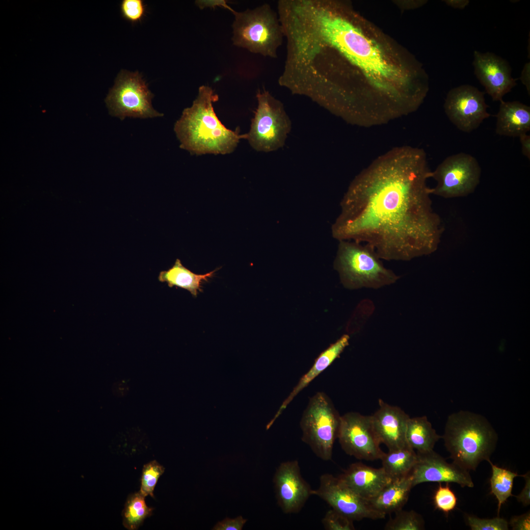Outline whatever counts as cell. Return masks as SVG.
Wrapping results in <instances>:
<instances>
[{
	"instance_id": "6da1fadb",
	"label": "cell",
	"mask_w": 530,
	"mask_h": 530,
	"mask_svg": "<svg viewBox=\"0 0 530 530\" xmlns=\"http://www.w3.org/2000/svg\"><path fill=\"white\" fill-rule=\"evenodd\" d=\"M282 20L287 52L280 81L292 94L363 127L412 105L422 85L419 62L349 2L296 0Z\"/></svg>"
},
{
	"instance_id": "7a4b0ae2",
	"label": "cell",
	"mask_w": 530,
	"mask_h": 530,
	"mask_svg": "<svg viewBox=\"0 0 530 530\" xmlns=\"http://www.w3.org/2000/svg\"><path fill=\"white\" fill-rule=\"evenodd\" d=\"M431 174L422 148L398 146L378 156L350 183L332 237L367 244L387 261L434 252L443 227L431 207Z\"/></svg>"
},
{
	"instance_id": "3957f363",
	"label": "cell",
	"mask_w": 530,
	"mask_h": 530,
	"mask_svg": "<svg viewBox=\"0 0 530 530\" xmlns=\"http://www.w3.org/2000/svg\"><path fill=\"white\" fill-rule=\"evenodd\" d=\"M218 100L211 87H199L192 105L184 109L174 125L181 149L197 156L226 155L234 152L241 139H246V133L240 134L238 129L232 131L221 122L213 106Z\"/></svg>"
},
{
	"instance_id": "277c9868",
	"label": "cell",
	"mask_w": 530,
	"mask_h": 530,
	"mask_svg": "<svg viewBox=\"0 0 530 530\" xmlns=\"http://www.w3.org/2000/svg\"><path fill=\"white\" fill-rule=\"evenodd\" d=\"M442 438L452 462L469 471L490 460L498 435L484 416L460 410L448 417Z\"/></svg>"
},
{
	"instance_id": "5b68a950",
	"label": "cell",
	"mask_w": 530,
	"mask_h": 530,
	"mask_svg": "<svg viewBox=\"0 0 530 530\" xmlns=\"http://www.w3.org/2000/svg\"><path fill=\"white\" fill-rule=\"evenodd\" d=\"M334 268L349 289H377L396 283L399 276L384 266L370 246L354 241H339Z\"/></svg>"
},
{
	"instance_id": "8992f818",
	"label": "cell",
	"mask_w": 530,
	"mask_h": 530,
	"mask_svg": "<svg viewBox=\"0 0 530 530\" xmlns=\"http://www.w3.org/2000/svg\"><path fill=\"white\" fill-rule=\"evenodd\" d=\"M233 44L251 53L272 58L285 38L278 14L268 4L241 12L235 11Z\"/></svg>"
},
{
	"instance_id": "52a82bcc",
	"label": "cell",
	"mask_w": 530,
	"mask_h": 530,
	"mask_svg": "<svg viewBox=\"0 0 530 530\" xmlns=\"http://www.w3.org/2000/svg\"><path fill=\"white\" fill-rule=\"evenodd\" d=\"M340 419L330 398L320 392L310 398L302 414L300 422L301 439L324 461L332 458Z\"/></svg>"
},
{
	"instance_id": "ba28073f",
	"label": "cell",
	"mask_w": 530,
	"mask_h": 530,
	"mask_svg": "<svg viewBox=\"0 0 530 530\" xmlns=\"http://www.w3.org/2000/svg\"><path fill=\"white\" fill-rule=\"evenodd\" d=\"M257 107L246 139L258 152H269L284 146L292 128L283 103L268 91L259 90Z\"/></svg>"
},
{
	"instance_id": "9c48e42d",
	"label": "cell",
	"mask_w": 530,
	"mask_h": 530,
	"mask_svg": "<svg viewBox=\"0 0 530 530\" xmlns=\"http://www.w3.org/2000/svg\"><path fill=\"white\" fill-rule=\"evenodd\" d=\"M154 95L138 72L122 70L105 100L109 113L122 120L126 117L147 118L160 117L152 107Z\"/></svg>"
},
{
	"instance_id": "30bf717a",
	"label": "cell",
	"mask_w": 530,
	"mask_h": 530,
	"mask_svg": "<svg viewBox=\"0 0 530 530\" xmlns=\"http://www.w3.org/2000/svg\"><path fill=\"white\" fill-rule=\"evenodd\" d=\"M480 176V166L473 156L460 152L448 156L432 171L436 185L431 194L445 198L466 196L475 191Z\"/></svg>"
},
{
	"instance_id": "8fae6325",
	"label": "cell",
	"mask_w": 530,
	"mask_h": 530,
	"mask_svg": "<svg viewBox=\"0 0 530 530\" xmlns=\"http://www.w3.org/2000/svg\"><path fill=\"white\" fill-rule=\"evenodd\" d=\"M315 495L325 501L332 509L353 521L364 519H382L386 515L374 510L369 501L357 494L338 477L325 473L319 478L318 487L312 490Z\"/></svg>"
},
{
	"instance_id": "7c38bea8",
	"label": "cell",
	"mask_w": 530,
	"mask_h": 530,
	"mask_svg": "<svg viewBox=\"0 0 530 530\" xmlns=\"http://www.w3.org/2000/svg\"><path fill=\"white\" fill-rule=\"evenodd\" d=\"M337 438L343 450L358 459H380L384 453L373 429L371 416L353 412L341 416Z\"/></svg>"
},
{
	"instance_id": "4fadbf2b",
	"label": "cell",
	"mask_w": 530,
	"mask_h": 530,
	"mask_svg": "<svg viewBox=\"0 0 530 530\" xmlns=\"http://www.w3.org/2000/svg\"><path fill=\"white\" fill-rule=\"evenodd\" d=\"M446 114L459 130L470 132L489 117L484 93L469 84L450 89L444 105Z\"/></svg>"
},
{
	"instance_id": "5bb4252c",
	"label": "cell",
	"mask_w": 530,
	"mask_h": 530,
	"mask_svg": "<svg viewBox=\"0 0 530 530\" xmlns=\"http://www.w3.org/2000/svg\"><path fill=\"white\" fill-rule=\"evenodd\" d=\"M278 505L286 514L299 512L312 495V490L302 477L296 460L282 462L273 477Z\"/></svg>"
},
{
	"instance_id": "9a60e30c",
	"label": "cell",
	"mask_w": 530,
	"mask_h": 530,
	"mask_svg": "<svg viewBox=\"0 0 530 530\" xmlns=\"http://www.w3.org/2000/svg\"><path fill=\"white\" fill-rule=\"evenodd\" d=\"M417 454L416 463L410 474L413 487L428 482L455 483L462 487L474 486L469 471L453 462H448L433 450Z\"/></svg>"
},
{
	"instance_id": "2e32d148",
	"label": "cell",
	"mask_w": 530,
	"mask_h": 530,
	"mask_svg": "<svg viewBox=\"0 0 530 530\" xmlns=\"http://www.w3.org/2000/svg\"><path fill=\"white\" fill-rule=\"evenodd\" d=\"M473 65L477 78L494 101H503L517 85L508 62L493 53L475 51Z\"/></svg>"
},
{
	"instance_id": "e0dca14e",
	"label": "cell",
	"mask_w": 530,
	"mask_h": 530,
	"mask_svg": "<svg viewBox=\"0 0 530 530\" xmlns=\"http://www.w3.org/2000/svg\"><path fill=\"white\" fill-rule=\"evenodd\" d=\"M410 417L399 407L379 400V408L371 415L372 426L380 444L389 450L407 446L405 432Z\"/></svg>"
},
{
	"instance_id": "ac0fdd59",
	"label": "cell",
	"mask_w": 530,
	"mask_h": 530,
	"mask_svg": "<svg viewBox=\"0 0 530 530\" xmlns=\"http://www.w3.org/2000/svg\"><path fill=\"white\" fill-rule=\"evenodd\" d=\"M338 477L368 501L374 497L392 480L382 467L375 468L361 462L350 464Z\"/></svg>"
},
{
	"instance_id": "d6986e66",
	"label": "cell",
	"mask_w": 530,
	"mask_h": 530,
	"mask_svg": "<svg viewBox=\"0 0 530 530\" xmlns=\"http://www.w3.org/2000/svg\"><path fill=\"white\" fill-rule=\"evenodd\" d=\"M349 340V336L348 335H344L319 354L311 369L300 379L298 383L283 402L274 417L267 424L266 429H268L271 426L275 421L296 396L339 357L344 349L348 345Z\"/></svg>"
},
{
	"instance_id": "ffe728a7",
	"label": "cell",
	"mask_w": 530,
	"mask_h": 530,
	"mask_svg": "<svg viewBox=\"0 0 530 530\" xmlns=\"http://www.w3.org/2000/svg\"><path fill=\"white\" fill-rule=\"evenodd\" d=\"M496 117L500 135L519 137L530 130V107L519 101H501Z\"/></svg>"
},
{
	"instance_id": "44dd1931",
	"label": "cell",
	"mask_w": 530,
	"mask_h": 530,
	"mask_svg": "<svg viewBox=\"0 0 530 530\" xmlns=\"http://www.w3.org/2000/svg\"><path fill=\"white\" fill-rule=\"evenodd\" d=\"M413 487L410 475L393 479L368 501L374 510L381 513H395L402 509Z\"/></svg>"
},
{
	"instance_id": "7402d4cb",
	"label": "cell",
	"mask_w": 530,
	"mask_h": 530,
	"mask_svg": "<svg viewBox=\"0 0 530 530\" xmlns=\"http://www.w3.org/2000/svg\"><path fill=\"white\" fill-rule=\"evenodd\" d=\"M442 436L438 435L425 416L409 418L406 425L405 440L408 447L424 453L433 450Z\"/></svg>"
},
{
	"instance_id": "603a6c76",
	"label": "cell",
	"mask_w": 530,
	"mask_h": 530,
	"mask_svg": "<svg viewBox=\"0 0 530 530\" xmlns=\"http://www.w3.org/2000/svg\"><path fill=\"white\" fill-rule=\"evenodd\" d=\"M216 270L204 274H197L185 267L180 260L177 259L174 265L169 269L162 271L158 277L161 282H166L172 288L179 287L189 291L195 297L199 292H202V284L212 277Z\"/></svg>"
},
{
	"instance_id": "cb8c5ba5",
	"label": "cell",
	"mask_w": 530,
	"mask_h": 530,
	"mask_svg": "<svg viewBox=\"0 0 530 530\" xmlns=\"http://www.w3.org/2000/svg\"><path fill=\"white\" fill-rule=\"evenodd\" d=\"M417 459V452L408 446L389 450L380 458L382 467L392 480L409 476Z\"/></svg>"
},
{
	"instance_id": "d4e9b609",
	"label": "cell",
	"mask_w": 530,
	"mask_h": 530,
	"mask_svg": "<svg viewBox=\"0 0 530 530\" xmlns=\"http://www.w3.org/2000/svg\"><path fill=\"white\" fill-rule=\"evenodd\" d=\"M492 468V475L490 479L491 493L498 502V516L501 506L512 494L514 478L522 475L508 469L499 467L494 465L490 460L488 461Z\"/></svg>"
},
{
	"instance_id": "484cf974",
	"label": "cell",
	"mask_w": 530,
	"mask_h": 530,
	"mask_svg": "<svg viewBox=\"0 0 530 530\" xmlns=\"http://www.w3.org/2000/svg\"><path fill=\"white\" fill-rule=\"evenodd\" d=\"M145 497L139 492L128 498L123 512V524L126 529H137L145 519L152 514L153 508L146 505Z\"/></svg>"
},
{
	"instance_id": "4316f807",
	"label": "cell",
	"mask_w": 530,
	"mask_h": 530,
	"mask_svg": "<svg viewBox=\"0 0 530 530\" xmlns=\"http://www.w3.org/2000/svg\"><path fill=\"white\" fill-rule=\"evenodd\" d=\"M394 518L386 524V530H422L424 529V521L422 516L414 510L402 509L395 513Z\"/></svg>"
},
{
	"instance_id": "83f0119b",
	"label": "cell",
	"mask_w": 530,
	"mask_h": 530,
	"mask_svg": "<svg viewBox=\"0 0 530 530\" xmlns=\"http://www.w3.org/2000/svg\"><path fill=\"white\" fill-rule=\"evenodd\" d=\"M164 468L154 460L144 465L142 470L139 492L145 497H154L153 491L157 482L164 472Z\"/></svg>"
},
{
	"instance_id": "f1b7e54d",
	"label": "cell",
	"mask_w": 530,
	"mask_h": 530,
	"mask_svg": "<svg viewBox=\"0 0 530 530\" xmlns=\"http://www.w3.org/2000/svg\"><path fill=\"white\" fill-rule=\"evenodd\" d=\"M433 500L435 508L446 514L454 509L457 503V498L449 483H446L445 485L439 483L434 494Z\"/></svg>"
},
{
	"instance_id": "f546056e",
	"label": "cell",
	"mask_w": 530,
	"mask_h": 530,
	"mask_svg": "<svg viewBox=\"0 0 530 530\" xmlns=\"http://www.w3.org/2000/svg\"><path fill=\"white\" fill-rule=\"evenodd\" d=\"M321 522L326 530H355L354 521L332 508L326 512Z\"/></svg>"
},
{
	"instance_id": "4dcf8cb0",
	"label": "cell",
	"mask_w": 530,
	"mask_h": 530,
	"mask_svg": "<svg viewBox=\"0 0 530 530\" xmlns=\"http://www.w3.org/2000/svg\"><path fill=\"white\" fill-rule=\"evenodd\" d=\"M472 530H507L508 522L499 516L492 519H482L473 516L467 517Z\"/></svg>"
},
{
	"instance_id": "1f68e13d",
	"label": "cell",
	"mask_w": 530,
	"mask_h": 530,
	"mask_svg": "<svg viewBox=\"0 0 530 530\" xmlns=\"http://www.w3.org/2000/svg\"><path fill=\"white\" fill-rule=\"evenodd\" d=\"M123 16L132 22H140L144 17L145 6L141 0H123L121 4Z\"/></svg>"
},
{
	"instance_id": "d6a6232c",
	"label": "cell",
	"mask_w": 530,
	"mask_h": 530,
	"mask_svg": "<svg viewBox=\"0 0 530 530\" xmlns=\"http://www.w3.org/2000/svg\"><path fill=\"white\" fill-rule=\"evenodd\" d=\"M247 521L241 516L235 519L226 518L223 520L218 522L212 530H241Z\"/></svg>"
},
{
	"instance_id": "836d02e7",
	"label": "cell",
	"mask_w": 530,
	"mask_h": 530,
	"mask_svg": "<svg viewBox=\"0 0 530 530\" xmlns=\"http://www.w3.org/2000/svg\"><path fill=\"white\" fill-rule=\"evenodd\" d=\"M508 524L513 530H530V511L521 515L512 517Z\"/></svg>"
},
{
	"instance_id": "e575fe53",
	"label": "cell",
	"mask_w": 530,
	"mask_h": 530,
	"mask_svg": "<svg viewBox=\"0 0 530 530\" xmlns=\"http://www.w3.org/2000/svg\"><path fill=\"white\" fill-rule=\"evenodd\" d=\"M525 480V486L521 493L515 497L519 502H520L524 506L530 504V472H528L524 475H522Z\"/></svg>"
},
{
	"instance_id": "d590c367",
	"label": "cell",
	"mask_w": 530,
	"mask_h": 530,
	"mask_svg": "<svg viewBox=\"0 0 530 530\" xmlns=\"http://www.w3.org/2000/svg\"><path fill=\"white\" fill-rule=\"evenodd\" d=\"M427 0H397L394 3L401 9H414L420 7L427 2Z\"/></svg>"
},
{
	"instance_id": "8d00e7d4",
	"label": "cell",
	"mask_w": 530,
	"mask_h": 530,
	"mask_svg": "<svg viewBox=\"0 0 530 530\" xmlns=\"http://www.w3.org/2000/svg\"><path fill=\"white\" fill-rule=\"evenodd\" d=\"M196 4L201 9H203L206 7H214L216 6H221L229 10L233 13L235 11L227 5L225 0H197L196 1Z\"/></svg>"
},
{
	"instance_id": "74e56055",
	"label": "cell",
	"mask_w": 530,
	"mask_h": 530,
	"mask_svg": "<svg viewBox=\"0 0 530 530\" xmlns=\"http://www.w3.org/2000/svg\"><path fill=\"white\" fill-rule=\"evenodd\" d=\"M523 155L530 159V136L524 133L519 136Z\"/></svg>"
},
{
	"instance_id": "f35d334b",
	"label": "cell",
	"mask_w": 530,
	"mask_h": 530,
	"mask_svg": "<svg viewBox=\"0 0 530 530\" xmlns=\"http://www.w3.org/2000/svg\"><path fill=\"white\" fill-rule=\"evenodd\" d=\"M520 79L523 84L525 85L529 94H530V62H528L525 65Z\"/></svg>"
},
{
	"instance_id": "ab89813d",
	"label": "cell",
	"mask_w": 530,
	"mask_h": 530,
	"mask_svg": "<svg viewBox=\"0 0 530 530\" xmlns=\"http://www.w3.org/2000/svg\"><path fill=\"white\" fill-rule=\"evenodd\" d=\"M444 1L449 6L460 9L465 8L470 2L468 0H446Z\"/></svg>"
}]
</instances>
